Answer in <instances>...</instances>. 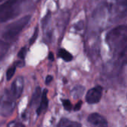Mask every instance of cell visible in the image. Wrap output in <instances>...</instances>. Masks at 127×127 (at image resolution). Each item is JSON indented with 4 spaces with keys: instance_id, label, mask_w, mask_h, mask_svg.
Wrapping results in <instances>:
<instances>
[{
    "instance_id": "cell-1",
    "label": "cell",
    "mask_w": 127,
    "mask_h": 127,
    "mask_svg": "<svg viewBox=\"0 0 127 127\" xmlns=\"http://www.w3.org/2000/svg\"><path fill=\"white\" fill-rule=\"evenodd\" d=\"M99 16H108V20L115 23L127 17V0H113L105 3L97 10Z\"/></svg>"
},
{
    "instance_id": "cell-2",
    "label": "cell",
    "mask_w": 127,
    "mask_h": 127,
    "mask_svg": "<svg viewBox=\"0 0 127 127\" xmlns=\"http://www.w3.org/2000/svg\"><path fill=\"white\" fill-rule=\"evenodd\" d=\"M105 41L114 54L127 46V26H119L109 31Z\"/></svg>"
},
{
    "instance_id": "cell-3",
    "label": "cell",
    "mask_w": 127,
    "mask_h": 127,
    "mask_svg": "<svg viewBox=\"0 0 127 127\" xmlns=\"http://www.w3.org/2000/svg\"><path fill=\"white\" fill-rule=\"evenodd\" d=\"M26 0H7L0 5V23L17 17Z\"/></svg>"
},
{
    "instance_id": "cell-4",
    "label": "cell",
    "mask_w": 127,
    "mask_h": 127,
    "mask_svg": "<svg viewBox=\"0 0 127 127\" xmlns=\"http://www.w3.org/2000/svg\"><path fill=\"white\" fill-rule=\"evenodd\" d=\"M31 20L30 15H26L8 25L2 33V37L7 41H12L22 32Z\"/></svg>"
},
{
    "instance_id": "cell-5",
    "label": "cell",
    "mask_w": 127,
    "mask_h": 127,
    "mask_svg": "<svg viewBox=\"0 0 127 127\" xmlns=\"http://www.w3.org/2000/svg\"><path fill=\"white\" fill-rule=\"evenodd\" d=\"M16 98L10 90H6L0 97V114L4 117L10 116L15 108Z\"/></svg>"
},
{
    "instance_id": "cell-6",
    "label": "cell",
    "mask_w": 127,
    "mask_h": 127,
    "mask_svg": "<svg viewBox=\"0 0 127 127\" xmlns=\"http://www.w3.org/2000/svg\"><path fill=\"white\" fill-rule=\"evenodd\" d=\"M102 94V88L101 86H96L90 89L86 94L85 99L89 104H96L101 99Z\"/></svg>"
},
{
    "instance_id": "cell-7",
    "label": "cell",
    "mask_w": 127,
    "mask_h": 127,
    "mask_svg": "<svg viewBox=\"0 0 127 127\" xmlns=\"http://www.w3.org/2000/svg\"><path fill=\"white\" fill-rule=\"evenodd\" d=\"M88 121L93 127H108L107 120L97 113L90 114L88 117Z\"/></svg>"
},
{
    "instance_id": "cell-8",
    "label": "cell",
    "mask_w": 127,
    "mask_h": 127,
    "mask_svg": "<svg viewBox=\"0 0 127 127\" xmlns=\"http://www.w3.org/2000/svg\"><path fill=\"white\" fill-rule=\"evenodd\" d=\"M23 88H24V80H23V77L20 76V77H17L14 81V82L11 85V88L10 91L14 94L15 98L18 99L20 97V96L23 93Z\"/></svg>"
},
{
    "instance_id": "cell-9",
    "label": "cell",
    "mask_w": 127,
    "mask_h": 127,
    "mask_svg": "<svg viewBox=\"0 0 127 127\" xmlns=\"http://www.w3.org/2000/svg\"><path fill=\"white\" fill-rule=\"evenodd\" d=\"M48 104H49V100L47 98V89H44L43 91L40 106L37 109V114L40 115L43 112H44L48 108Z\"/></svg>"
},
{
    "instance_id": "cell-10",
    "label": "cell",
    "mask_w": 127,
    "mask_h": 127,
    "mask_svg": "<svg viewBox=\"0 0 127 127\" xmlns=\"http://www.w3.org/2000/svg\"><path fill=\"white\" fill-rule=\"evenodd\" d=\"M114 55L118 64L122 66L127 64V46Z\"/></svg>"
},
{
    "instance_id": "cell-11",
    "label": "cell",
    "mask_w": 127,
    "mask_h": 127,
    "mask_svg": "<svg viewBox=\"0 0 127 127\" xmlns=\"http://www.w3.org/2000/svg\"><path fill=\"white\" fill-rule=\"evenodd\" d=\"M57 127H82L81 123L70 120L67 118H62L58 123Z\"/></svg>"
},
{
    "instance_id": "cell-12",
    "label": "cell",
    "mask_w": 127,
    "mask_h": 127,
    "mask_svg": "<svg viewBox=\"0 0 127 127\" xmlns=\"http://www.w3.org/2000/svg\"><path fill=\"white\" fill-rule=\"evenodd\" d=\"M58 57H60L61 58H62L64 61L67 62L71 61L73 58V55L67 50L64 49H60L58 52Z\"/></svg>"
},
{
    "instance_id": "cell-13",
    "label": "cell",
    "mask_w": 127,
    "mask_h": 127,
    "mask_svg": "<svg viewBox=\"0 0 127 127\" xmlns=\"http://www.w3.org/2000/svg\"><path fill=\"white\" fill-rule=\"evenodd\" d=\"M40 94H41V88L40 87H37L35 88V91L32 95V97L31 99V101H30V106H33L35 104L37 103L39 99H40Z\"/></svg>"
},
{
    "instance_id": "cell-14",
    "label": "cell",
    "mask_w": 127,
    "mask_h": 127,
    "mask_svg": "<svg viewBox=\"0 0 127 127\" xmlns=\"http://www.w3.org/2000/svg\"><path fill=\"white\" fill-rule=\"evenodd\" d=\"M84 90L85 88L82 86H76L73 88V90L72 91V96L74 98H78L80 97L83 93H84Z\"/></svg>"
},
{
    "instance_id": "cell-15",
    "label": "cell",
    "mask_w": 127,
    "mask_h": 127,
    "mask_svg": "<svg viewBox=\"0 0 127 127\" xmlns=\"http://www.w3.org/2000/svg\"><path fill=\"white\" fill-rule=\"evenodd\" d=\"M8 48H9V45L7 43L0 41V58H2V56L5 55V54L8 50Z\"/></svg>"
},
{
    "instance_id": "cell-16",
    "label": "cell",
    "mask_w": 127,
    "mask_h": 127,
    "mask_svg": "<svg viewBox=\"0 0 127 127\" xmlns=\"http://www.w3.org/2000/svg\"><path fill=\"white\" fill-rule=\"evenodd\" d=\"M15 72H16V66L14 65V66H11V67H9L6 72V79L8 81L11 80L13 76H14L15 74Z\"/></svg>"
},
{
    "instance_id": "cell-17",
    "label": "cell",
    "mask_w": 127,
    "mask_h": 127,
    "mask_svg": "<svg viewBox=\"0 0 127 127\" xmlns=\"http://www.w3.org/2000/svg\"><path fill=\"white\" fill-rule=\"evenodd\" d=\"M61 102H62V105L65 110H67V111L72 110V104L69 99H62Z\"/></svg>"
},
{
    "instance_id": "cell-18",
    "label": "cell",
    "mask_w": 127,
    "mask_h": 127,
    "mask_svg": "<svg viewBox=\"0 0 127 127\" xmlns=\"http://www.w3.org/2000/svg\"><path fill=\"white\" fill-rule=\"evenodd\" d=\"M37 36H38V27L37 26V27L35 28V29H34V32L32 36L31 37L30 40H29V44H30V45H32V44L35 42V40H36L37 38Z\"/></svg>"
},
{
    "instance_id": "cell-19",
    "label": "cell",
    "mask_w": 127,
    "mask_h": 127,
    "mask_svg": "<svg viewBox=\"0 0 127 127\" xmlns=\"http://www.w3.org/2000/svg\"><path fill=\"white\" fill-rule=\"evenodd\" d=\"M26 53H27V49H26V48H25V47H23L20 51H19V52H18V58H20L21 60H23L25 58H26Z\"/></svg>"
},
{
    "instance_id": "cell-20",
    "label": "cell",
    "mask_w": 127,
    "mask_h": 127,
    "mask_svg": "<svg viewBox=\"0 0 127 127\" xmlns=\"http://www.w3.org/2000/svg\"><path fill=\"white\" fill-rule=\"evenodd\" d=\"M7 127H25V126L21 123H19L17 121H13V122H11Z\"/></svg>"
},
{
    "instance_id": "cell-21",
    "label": "cell",
    "mask_w": 127,
    "mask_h": 127,
    "mask_svg": "<svg viewBox=\"0 0 127 127\" xmlns=\"http://www.w3.org/2000/svg\"><path fill=\"white\" fill-rule=\"evenodd\" d=\"M82 102L80 100V101H79L77 103H76V105H75V107H74V111H79L80 109H81V108H82Z\"/></svg>"
},
{
    "instance_id": "cell-22",
    "label": "cell",
    "mask_w": 127,
    "mask_h": 127,
    "mask_svg": "<svg viewBox=\"0 0 127 127\" xmlns=\"http://www.w3.org/2000/svg\"><path fill=\"white\" fill-rule=\"evenodd\" d=\"M53 80V77H52V76H51V75H48L47 76H46V81H45V82H46V85H49V84H50L51 83V82Z\"/></svg>"
},
{
    "instance_id": "cell-23",
    "label": "cell",
    "mask_w": 127,
    "mask_h": 127,
    "mask_svg": "<svg viewBox=\"0 0 127 127\" xmlns=\"http://www.w3.org/2000/svg\"><path fill=\"white\" fill-rule=\"evenodd\" d=\"M48 58H49V60H50L51 61H52L54 60V55H53L52 52H49V56H48Z\"/></svg>"
},
{
    "instance_id": "cell-24",
    "label": "cell",
    "mask_w": 127,
    "mask_h": 127,
    "mask_svg": "<svg viewBox=\"0 0 127 127\" xmlns=\"http://www.w3.org/2000/svg\"><path fill=\"white\" fill-rule=\"evenodd\" d=\"M2 1H4V0H0V2H2Z\"/></svg>"
}]
</instances>
